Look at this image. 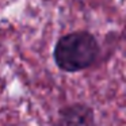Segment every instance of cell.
I'll use <instances>...</instances> for the list:
<instances>
[{"instance_id":"obj_1","label":"cell","mask_w":126,"mask_h":126,"mask_svg":"<svg viewBox=\"0 0 126 126\" xmlns=\"http://www.w3.org/2000/svg\"><path fill=\"white\" fill-rule=\"evenodd\" d=\"M100 56V45L91 31L76 30L64 34L57 39L53 49V60L65 73L90 69Z\"/></svg>"},{"instance_id":"obj_2","label":"cell","mask_w":126,"mask_h":126,"mask_svg":"<svg viewBox=\"0 0 126 126\" xmlns=\"http://www.w3.org/2000/svg\"><path fill=\"white\" fill-rule=\"evenodd\" d=\"M56 126H96L95 111L84 102H73L60 107Z\"/></svg>"}]
</instances>
